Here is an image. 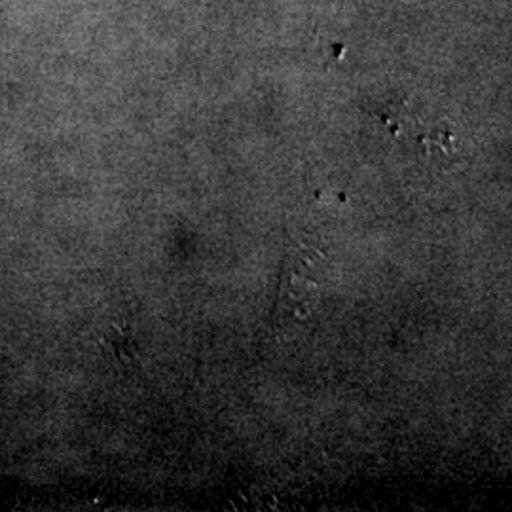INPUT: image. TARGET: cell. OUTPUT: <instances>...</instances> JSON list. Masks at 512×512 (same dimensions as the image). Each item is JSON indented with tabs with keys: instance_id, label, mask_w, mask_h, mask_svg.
I'll return each mask as SVG.
<instances>
[{
	"instance_id": "6da1fadb",
	"label": "cell",
	"mask_w": 512,
	"mask_h": 512,
	"mask_svg": "<svg viewBox=\"0 0 512 512\" xmlns=\"http://www.w3.org/2000/svg\"><path fill=\"white\" fill-rule=\"evenodd\" d=\"M315 262L310 253H298L287 262L283 281L279 287L277 308L281 315L291 319H306L315 310L319 302V285L313 279Z\"/></svg>"
}]
</instances>
